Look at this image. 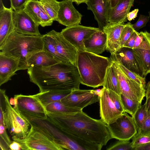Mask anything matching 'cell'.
Returning <instances> with one entry per match:
<instances>
[{
  "label": "cell",
  "instance_id": "cell-38",
  "mask_svg": "<svg viewBox=\"0 0 150 150\" xmlns=\"http://www.w3.org/2000/svg\"><path fill=\"white\" fill-rule=\"evenodd\" d=\"M119 141L110 146L107 150H134L131 142L129 140H119Z\"/></svg>",
  "mask_w": 150,
  "mask_h": 150
},
{
  "label": "cell",
  "instance_id": "cell-30",
  "mask_svg": "<svg viewBox=\"0 0 150 150\" xmlns=\"http://www.w3.org/2000/svg\"><path fill=\"white\" fill-rule=\"evenodd\" d=\"M45 108L47 113H70L82 111V110L68 107L60 100L51 103L45 107Z\"/></svg>",
  "mask_w": 150,
  "mask_h": 150
},
{
  "label": "cell",
  "instance_id": "cell-43",
  "mask_svg": "<svg viewBox=\"0 0 150 150\" xmlns=\"http://www.w3.org/2000/svg\"><path fill=\"white\" fill-rule=\"evenodd\" d=\"M11 8L13 11L23 9L28 0H10Z\"/></svg>",
  "mask_w": 150,
  "mask_h": 150
},
{
  "label": "cell",
  "instance_id": "cell-48",
  "mask_svg": "<svg viewBox=\"0 0 150 150\" xmlns=\"http://www.w3.org/2000/svg\"><path fill=\"white\" fill-rule=\"evenodd\" d=\"M146 101L144 104L148 113L150 115V96L146 97Z\"/></svg>",
  "mask_w": 150,
  "mask_h": 150
},
{
  "label": "cell",
  "instance_id": "cell-17",
  "mask_svg": "<svg viewBox=\"0 0 150 150\" xmlns=\"http://www.w3.org/2000/svg\"><path fill=\"white\" fill-rule=\"evenodd\" d=\"M28 69L18 60L0 53V86L11 80L17 71Z\"/></svg>",
  "mask_w": 150,
  "mask_h": 150
},
{
  "label": "cell",
  "instance_id": "cell-6",
  "mask_svg": "<svg viewBox=\"0 0 150 150\" xmlns=\"http://www.w3.org/2000/svg\"><path fill=\"white\" fill-rule=\"evenodd\" d=\"M30 122L51 137L63 150H83V149L67 136L47 117L41 119L23 115Z\"/></svg>",
  "mask_w": 150,
  "mask_h": 150
},
{
  "label": "cell",
  "instance_id": "cell-49",
  "mask_svg": "<svg viewBox=\"0 0 150 150\" xmlns=\"http://www.w3.org/2000/svg\"><path fill=\"white\" fill-rule=\"evenodd\" d=\"M120 0H108L109 8H112L115 7Z\"/></svg>",
  "mask_w": 150,
  "mask_h": 150
},
{
  "label": "cell",
  "instance_id": "cell-13",
  "mask_svg": "<svg viewBox=\"0 0 150 150\" xmlns=\"http://www.w3.org/2000/svg\"><path fill=\"white\" fill-rule=\"evenodd\" d=\"M100 30L99 28L78 24L67 27L61 32L63 37L78 51H85V41L94 32Z\"/></svg>",
  "mask_w": 150,
  "mask_h": 150
},
{
  "label": "cell",
  "instance_id": "cell-27",
  "mask_svg": "<svg viewBox=\"0 0 150 150\" xmlns=\"http://www.w3.org/2000/svg\"><path fill=\"white\" fill-rule=\"evenodd\" d=\"M110 60V63L107 69L103 87L111 90L120 95L121 93L118 80L112 62Z\"/></svg>",
  "mask_w": 150,
  "mask_h": 150
},
{
  "label": "cell",
  "instance_id": "cell-52",
  "mask_svg": "<svg viewBox=\"0 0 150 150\" xmlns=\"http://www.w3.org/2000/svg\"><path fill=\"white\" fill-rule=\"evenodd\" d=\"M149 18H150V11L149 12Z\"/></svg>",
  "mask_w": 150,
  "mask_h": 150
},
{
  "label": "cell",
  "instance_id": "cell-26",
  "mask_svg": "<svg viewBox=\"0 0 150 150\" xmlns=\"http://www.w3.org/2000/svg\"><path fill=\"white\" fill-rule=\"evenodd\" d=\"M133 51L143 77H145L150 73V50L134 48Z\"/></svg>",
  "mask_w": 150,
  "mask_h": 150
},
{
  "label": "cell",
  "instance_id": "cell-34",
  "mask_svg": "<svg viewBox=\"0 0 150 150\" xmlns=\"http://www.w3.org/2000/svg\"><path fill=\"white\" fill-rule=\"evenodd\" d=\"M3 116L0 117V146L2 150H10L9 146L12 142L8 135Z\"/></svg>",
  "mask_w": 150,
  "mask_h": 150
},
{
  "label": "cell",
  "instance_id": "cell-24",
  "mask_svg": "<svg viewBox=\"0 0 150 150\" xmlns=\"http://www.w3.org/2000/svg\"><path fill=\"white\" fill-rule=\"evenodd\" d=\"M61 62L46 51L43 50L32 55L27 60L28 68L31 67H47Z\"/></svg>",
  "mask_w": 150,
  "mask_h": 150
},
{
  "label": "cell",
  "instance_id": "cell-7",
  "mask_svg": "<svg viewBox=\"0 0 150 150\" xmlns=\"http://www.w3.org/2000/svg\"><path fill=\"white\" fill-rule=\"evenodd\" d=\"M99 101L100 116L107 125L114 122L124 112L120 95L111 90L103 87Z\"/></svg>",
  "mask_w": 150,
  "mask_h": 150
},
{
  "label": "cell",
  "instance_id": "cell-11",
  "mask_svg": "<svg viewBox=\"0 0 150 150\" xmlns=\"http://www.w3.org/2000/svg\"><path fill=\"white\" fill-rule=\"evenodd\" d=\"M107 125L112 139L129 140L137 132L133 118L125 112L114 122Z\"/></svg>",
  "mask_w": 150,
  "mask_h": 150
},
{
  "label": "cell",
  "instance_id": "cell-5",
  "mask_svg": "<svg viewBox=\"0 0 150 150\" xmlns=\"http://www.w3.org/2000/svg\"><path fill=\"white\" fill-rule=\"evenodd\" d=\"M0 104L3 109L4 122L7 130L13 141L25 139L29 134L31 125L22 114L10 104L5 90L0 89Z\"/></svg>",
  "mask_w": 150,
  "mask_h": 150
},
{
  "label": "cell",
  "instance_id": "cell-37",
  "mask_svg": "<svg viewBox=\"0 0 150 150\" xmlns=\"http://www.w3.org/2000/svg\"><path fill=\"white\" fill-rule=\"evenodd\" d=\"M135 31L134 29L132 24L130 22L126 24L123 29L120 38V48L123 47L124 44L132 34Z\"/></svg>",
  "mask_w": 150,
  "mask_h": 150
},
{
  "label": "cell",
  "instance_id": "cell-40",
  "mask_svg": "<svg viewBox=\"0 0 150 150\" xmlns=\"http://www.w3.org/2000/svg\"><path fill=\"white\" fill-rule=\"evenodd\" d=\"M150 135V115H148L140 129L132 138L143 136Z\"/></svg>",
  "mask_w": 150,
  "mask_h": 150
},
{
  "label": "cell",
  "instance_id": "cell-3",
  "mask_svg": "<svg viewBox=\"0 0 150 150\" xmlns=\"http://www.w3.org/2000/svg\"><path fill=\"white\" fill-rule=\"evenodd\" d=\"M109 58L86 51H78L76 66L81 83L93 88L103 86Z\"/></svg>",
  "mask_w": 150,
  "mask_h": 150
},
{
  "label": "cell",
  "instance_id": "cell-47",
  "mask_svg": "<svg viewBox=\"0 0 150 150\" xmlns=\"http://www.w3.org/2000/svg\"><path fill=\"white\" fill-rule=\"evenodd\" d=\"M134 150H150V143L136 147Z\"/></svg>",
  "mask_w": 150,
  "mask_h": 150
},
{
  "label": "cell",
  "instance_id": "cell-19",
  "mask_svg": "<svg viewBox=\"0 0 150 150\" xmlns=\"http://www.w3.org/2000/svg\"><path fill=\"white\" fill-rule=\"evenodd\" d=\"M85 3L88 10L93 13L95 19L98 23V28L103 30V27L108 23V0H87Z\"/></svg>",
  "mask_w": 150,
  "mask_h": 150
},
{
  "label": "cell",
  "instance_id": "cell-35",
  "mask_svg": "<svg viewBox=\"0 0 150 150\" xmlns=\"http://www.w3.org/2000/svg\"><path fill=\"white\" fill-rule=\"evenodd\" d=\"M148 115L149 114L144 104L139 108L134 116L132 117L134 121L137 132L142 128Z\"/></svg>",
  "mask_w": 150,
  "mask_h": 150
},
{
  "label": "cell",
  "instance_id": "cell-31",
  "mask_svg": "<svg viewBox=\"0 0 150 150\" xmlns=\"http://www.w3.org/2000/svg\"><path fill=\"white\" fill-rule=\"evenodd\" d=\"M40 4L51 19L56 21L59 8V2L57 0H39Z\"/></svg>",
  "mask_w": 150,
  "mask_h": 150
},
{
  "label": "cell",
  "instance_id": "cell-2",
  "mask_svg": "<svg viewBox=\"0 0 150 150\" xmlns=\"http://www.w3.org/2000/svg\"><path fill=\"white\" fill-rule=\"evenodd\" d=\"M27 70L30 81L38 87L39 92L79 89V70L71 64L60 62L47 67H31Z\"/></svg>",
  "mask_w": 150,
  "mask_h": 150
},
{
  "label": "cell",
  "instance_id": "cell-20",
  "mask_svg": "<svg viewBox=\"0 0 150 150\" xmlns=\"http://www.w3.org/2000/svg\"><path fill=\"white\" fill-rule=\"evenodd\" d=\"M125 25L124 23L115 24L108 22L103 28V30L107 37L106 50L111 55L120 48L121 34Z\"/></svg>",
  "mask_w": 150,
  "mask_h": 150
},
{
  "label": "cell",
  "instance_id": "cell-42",
  "mask_svg": "<svg viewBox=\"0 0 150 150\" xmlns=\"http://www.w3.org/2000/svg\"><path fill=\"white\" fill-rule=\"evenodd\" d=\"M149 16L140 15L137 21L132 25L134 29L136 31L146 26L149 21Z\"/></svg>",
  "mask_w": 150,
  "mask_h": 150
},
{
  "label": "cell",
  "instance_id": "cell-29",
  "mask_svg": "<svg viewBox=\"0 0 150 150\" xmlns=\"http://www.w3.org/2000/svg\"><path fill=\"white\" fill-rule=\"evenodd\" d=\"M25 12L40 25V3L38 0H28L23 8Z\"/></svg>",
  "mask_w": 150,
  "mask_h": 150
},
{
  "label": "cell",
  "instance_id": "cell-50",
  "mask_svg": "<svg viewBox=\"0 0 150 150\" xmlns=\"http://www.w3.org/2000/svg\"><path fill=\"white\" fill-rule=\"evenodd\" d=\"M145 95L146 98L150 96V81L146 85Z\"/></svg>",
  "mask_w": 150,
  "mask_h": 150
},
{
  "label": "cell",
  "instance_id": "cell-15",
  "mask_svg": "<svg viewBox=\"0 0 150 150\" xmlns=\"http://www.w3.org/2000/svg\"><path fill=\"white\" fill-rule=\"evenodd\" d=\"M82 15L75 8L71 0L59 2L56 21L66 27L79 24Z\"/></svg>",
  "mask_w": 150,
  "mask_h": 150
},
{
  "label": "cell",
  "instance_id": "cell-16",
  "mask_svg": "<svg viewBox=\"0 0 150 150\" xmlns=\"http://www.w3.org/2000/svg\"><path fill=\"white\" fill-rule=\"evenodd\" d=\"M56 42L57 51L64 62L76 66L78 50L63 36L61 32L50 31Z\"/></svg>",
  "mask_w": 150,
  "mask_h": 150
},
{
  "label": "cell",
  "instance_id": "cell-23",
  "mask_svg": "<svg viewBox=\"0 0 150 150\" xmlns=\"http://www.w3.org/2000/svg\"><path fill=\"white\" fill-rule=\"evenodd\" d=\"M107 37L101 30L93 33L85 42V50L99 55L106 50Z\"/></svg>",
  "mask_w": 150,
  "mask_h": 150
},
{
  "label": "cell",
  "instance_id": "cell-39",
  "mask_svg": "<svg viewBox=\"0 0 150 150\" xmlns=\"http://www.w3.org/2000/svg\"><path fill=\"white\" fill-rule=\"evenodd\" d=\"M40 25L42 27L51 26L53 22L40 3Z\"/></svg>",
  "mask_w": 150,
  "mask_h": 150
},
{
  "label": "cell",
  "instance_id": "cell-8",
  "mask_svg": "<svg viewBox=\"0 0 150 150\" xmlns=\"http://www.w3.org/2000/svg\"><path fill=\"white\" fill-rule=\"evenodd\" d=\"M31 124V129L27 137L23 140L16 141L21 145L23 150H63L46 133Z\"/></svg>",
  "mask_w": 150,
  "mask_h": 150
},
{
  "label": "cell",
  "instance_id": "cell-14",
  "mask_svg": "<svg viewBox=\"0 0 150 150\" xmlns=\"http://www.w3.org/2000/svg\"><path fill=\"white\" fill-rule=\"evenodd\" d=\"M14 31L26 35L39 36L41 35L38 29L39 24L24 10L13 11Z\"/></svg>",
  "mask_w": 150,
  "mask_h": 150
},
{
  "label": "cell",
  "instance_id": "cell-28",
  "mask_svg": "<svg viewBox=\"0 0 150 150\" xmlns=\"http://www.w3.org/2000/svg\"><path fill=\"white\" fill-rule=\"evenodd\" d=\"M42 39L44 43L43 50L48 52L60 61L64 62L57 51L55 40L50 31L42 35Z\"/></svg>",
  "mask_w": 150,
  "mask_h": 150
},
{
  "label": "cell",
  "instance_id": "cell-44",
  "mask_svg": "<svg viewBox=\"0 0 150 150\" xmlns=\"http://www.w3.org/2000/svg\"><path fill=\"white\" fill-rule=\"evenodd\" d=\"M138 33V32L135 30L127 40L123 47H128L133 49Z\"/></svg>",
  "mask_w": 150,
  "mask_h": 150
},
{
  "label": "cell",
  "instance_id": "cell-18",
  "mask_svg": "<svg viewBox=\"0 0 150 150\" xmlns=\"http://www.w3.org/2000/svg\"><path fill=\"white\" fill-rule=\"evenodd\" d=\"M110 58L121 64L128 70L143 77L132 49L125 47L120 48L113 54L111 55Z\"/></svg>",
  "mask_w": 150,
  "mask_h": 150
},
{
  "label": "cell",
  "instance_id": "cell-22",
  "mask_svg": "<svg viewBox=\"0 0 150 150\" xmlns=\"http://www.w3.org/2000/svg\"><path fill=\"white\" fill-rule=\"evenodd\" d=\"M134 0H120L117 5L112 8L109 9L108 14V22L120 24L127 21V16Z\"/></svg>",
  "mask_w": 150,
  "mask_h": 150
},
{
  "label": "cell",
  "instance_id": "cell-9",
  "mask_svg": "<svg viewBox=\"0 0 150 150\" xmlns=\"http://www.w3.org/2000/svg\"><path fill=\"white\" fill-rule=\"evenodd\" d=\"M14 108L22 115H27L38 118L43 119L47 117L45 107L36 94L14 95Z\"/></svg>",
  "mask_w": 150,
  "mask_h": 150
},
{
  "label": "cell",
  "instance_id": "cell-45",
  "mask_svg": "<svg viewBox=\"0 0 150 150\" xmlns=\"http://www.w3.org/2000/svg\"><path fill=\"white\" fill-rule=\"evenodd\" d=\"M10 150H23L21 145L18 142L13 141L9 146Z\"/></svg>",
  "mask_w": 150,
  "mask_h": 150
},
{
  "label": "cell",
  "instance_id": "cell-1",
  "mask_svg": "<svg viewBox=\"0 0 150 150\" xmlns=\"http://www.w3.org/2000/svg\"><path fill=\"white\" fill-rule=\"evenodd\" d=\"M47 117L83 150H100L112 139L107 125L101 119L91 118L82 111L47 113Z\"/></svg>",
  "mask_w": 150,
  "mask_h": 150
},
{
  "label": "cell",
  "instance_id": "cell-32",
  "mask_svg": "<svg viewBox=\"0 0 150 150\" xmlns=\"http://www.w3.org/2000/svg\"><path fill=\"white\" fill-rule=\"evenodd\" d=\"M124 112L133 116L139 108L141 105L142 102L128 98L122 94L120 95Z\"/></svg>",
  "mask_w": 150,
  "mask_h": 150
},
{
  "label": "cell",
  "instance_id": "cell-46",
  "mask_svg": "<svg viewBox=\"0 0 150 150\" xmlns=\"http://www.w3.org/2000/svg\"><path fill=\"white\" fill-rule=\"evenodd\" d=\"M138 11V9H135L131 12H129L127 16V20L129 21L134 20L137 17Z\"/></svg>",
  "mask_w": 150,
  "mask_h": 150
},
{
  "label": "cell",
  "instance_id": "cell-36",
  "mask_svg": "<svg viewBox=\"0 0 150 150\" xmlns=\"http://www.w3.org/2000/svg\"><path fill=\"white\" fill-rule=\"evenodd\" d=\"M114 61L116 62L120 69L129 78L140 85L146 86L145 77H142L128 70L121 64Z\"/></svg>",
  "mask_w": 150,
  "mask_h": 150
},
{
  "label": "cell",
  "instance_id": "cell-51",
  "mask_svg": "<svg viewBox=\"0 0 150 150\" xmlns=\"http://www.w3.org/2000/svg\"><path fill=\"white\" fill-rule=\"evenodd\" d=\"M87 0H71L72 2H74L76 3L77 5L82 3H85Z\"/></svg>",
  "mask_w": 150,
  "mask_h": 150
},
{
  "label": "cell",
  "instance_id": "cell-10",
  "mask_svg": "<svg viewBox=\"0 0 150 150\" xmlns=\"http://www.w3.org/2000/svg\"><path fill=\"white\" fill-rule=\"evenodd\" d=\"M117 77L121 93L128 98L142 102L145 97L146 86L140 85L129 78L115 61L109 58Z\"/></svg>",
  "mask_w": 150,
  "mask_h": 150
},
{
  "label": "cell",
  "instance_id": "cell-21",
  "mask_svg": "<svg viewBox=\"0 0 150 150\" xmlns=\"http://www.w3.org/2000/svg\"><path fill=\"white\" fill-rule=\"evenodd\" d=\"M13 10L4 5L0 8V48L4 45L10 35L14 31Z\"/></svg>",
  "mask_w": 150,
  "mask_h": 150
},
{
  "label": "cell",
  "instance_id": "cell-12",
  "mask_svg": "<svg viewBox=\"0 0 150 150\" xmlns=\"http://www.w3.org/2000/svg\"><path fill=\"white\" fill-rule=\"evenodd\" d=\"M100 91L93 90H74L60 101L68 107L82 110L85 107L99 101Z\"/></svg>",
  "mask_w": 150,
  "mask_h": 150
},
{
  "label": "cell",
  "instance_id": "cell-33",
  "mask_svg": "<svg viewBox=\"0 0 150 150\" xmlns=\"http://www.w3.org/2000/svg\"><path fill=\"white\" fill-rule=\"evenodd\" d=\"M134 48L150 50L149 33L146 31L138 32L133 47Z\"/></svg>",
  "mask_w": 150,
  "mask_h": 150
},
{
  "label": "cell",
  "instance_id": "cell-4",
  "mask_svg": "<svg viewBox=\"0 0 150 150\" xmlns=\"http://www.w3.org/2000/svg\"><path fill=\"white\" fill-rule=\"evenodd\" d=\"M42 36L24 35L14 31L0 48V53L18 60L28 69L27 65L28 59L35 53L44 50Z\"/></svg>",
  "mask_w": 150,
  "mask_h": 150
},
{
  "label": "cell",
  "instance_id": "cell-25",
  "mask_svg": "<svg viewBox=\"0 0 150 150\" xmlns=\"http://www.w3.org/2000/svg\"><path fill=\"white\" fill-rule=\"evenodd\" d=\"M71 91V90H50L39 92L36 95L45 107L51 103L60 100L69 94Z\"/></svg>",
  "mask_w": 150,
  "mask_h": 150
},
{
  "label": "cell",
  "instance_id": "cell-41",
  "mask_svg": "<svg viewBox=\"0 0 150 150\" xmlns=\"http://www.w3.org/2000/svg\"><path fill=\"white\" fill-rule=\"evenodd\" d=\"M150 143V135H143L132 138L131 144L134 149L137 146Z\"/></svg>",
  "mask_w": 150,
  "mask_h": 150
}]
</instances>
